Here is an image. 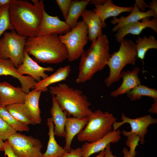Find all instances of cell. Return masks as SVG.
Listing matches in <instances>:
<instances>
[{"instance_id": "obj_1", "label": "cell", "mask_w": 157, "mask_h": 157, "mask_svg": "<svg viewBox=\"0 0 157 157\" xmlns=\"http://www.w3.org/2000/svg\"><path fill=\"white\" fill-rule=\"evenodd\" d=\"M44 10L42 0L33 4L26 0H13L9 12L14 30L27 38L36 36Z\"/></svg>"}, {"instance_id": "obj_2", "label": "cell", "mask_w": 157, "mask_h": 157, "mask_svg": "<svg viewBox=\"0 0 157 157\" xmlns=\"http://www.w3.org/2000/svg\"><path fill=\"white\" fill-rule=\"evenodd\" d=\"M24 51L34 57L38 63L57 64L68 58L66 48L56 34L28 38Z\"/></svg>"}, {"instance_id": "obj_3", "label": "cell", "mask_w": 157, "mask_h": 157, "mask_svg": "<svg viewBox=\"0 0 157 157\" xmlns=\"http://www.w3.org/2000/svg\"><path fill=\"white\" fill-rule=\"evenodd\" d=\"M109 51V42L106 35H102L92 41L90 47L84 50L80 57L76 82L84 83L103 69L110 56Z\"/></svg>"}, {"instance_id": "obj_4", "label": "cell", "mask_w": 157, "mask_h": 157, "mask_svg": "<svg viewBox=\"0 0 157 157\" xmlns=\"http://www.w3.org/2000/svg\"><path fill=\"white\" fill-rule=\"evenodd\" d=\"M49 91L68 115L76 117H88L93 112L90 108L91 103L80 90L60 83L50 87Z\"/></svg>"}, {"instance_id": "obj_5", "label": "cell", "mask_w": 157, "mask_h": 157, "mask_svg": "<svg viewBox=\"0 0 157 157\" xmlns=\"http://www.w3.org/2000/svg\"><path fill=\"white\" fill-rule=\"evenodd\" d=\"M120 43L119 49L111 55L106 64L110 73L104 82L108 87L120 80L122 70L126 65H134L135 64L137 58L136 44L132 40L124 38Z\"/></svg>"}, {"instance_id": "obj_6", "label": "cell", "mask_w": 157, "mask_h": 157, "mask_svg": "<svg viewBox=\"0 0 157 157\" xmlns=\"http://www.w3.org/2000/svg\"><path fill=\"white\" fill-rule=\"evenodd\" d=\"M88 118L87 124L77 134L79 142H91L101 139L112 130L117 120L112 113L100 109L93 112Z\"/></svg>"}, {"instance_id": "obj_7", "label": "cell", "mask_w": 157, "mask_h": 157, "mask_svg": "<svg viewBox=\"0 0 157 157\" xmlns=\"http://www.w3.org/2000/svg\"><path fill=\"white\" fill-rule=\"evenodd\" d=\"M88 34L87 27L82 20L78 22L70 31L58 36L66 48L69 61L73 62L81 57L88 42Z\"/></svg>"}, {"instance_id": "obj_8", "label": "cell", "mask_w": 157, "mask_h": 157, "mask_svg": "<svg viewBox=\"0 0 157 157\" xmlns=\"http://www.w3.org/2000/svg\"><path fill=\"white\" fill-rule=\"evenodd\" d=\"M27 38L18 34L15 30L4 32L0 39V58L10 59L17 68L24 60Z\"/></svg>"}, {"instance_id": "obj_9", "label": "cell", "mask_w": 157, "mask_h": 157, "mask_svg": "<svg viewBox=\"0 0 157 157\" xmlns=\"http://www.w3.org/2000/svg\"><path fill=\"white\" fill-rule=\"evenodd\" d=\"M7 140L17 157H43L42 144L38 139L16 132Z\"/></svg>"}, {"instance_id": "obj_10", "label": "cell", "mask_w": 157, "mask_h": 157, "mask_svg": "<svg viewBox=\"0 0 157 157\" xmlns=\"http://www.w3.org/2000/svg\"><path fill=\"white\" fill-rule=\"evenodd\" d=\"M120 122H115L113 124V130L118 129L120 126L125 123H128L131 128V133L136 134L140 138V143L143 144L145 142V137L148 131V128L151 124L157 123V119L153 118L150 115H148L135 119H131L122 113Z\"/></svg>"}, {"instance_id": "obj_11", "label": "cell", "mask_w": 157, "mask_h": 157, "mask_svg": "<svg viewBox=\"0 0 157 157\" xmlns=\"http://www.w3.org/2000/svg\"><path fill=\"white\" fill-rule=\"evenodd\" d=\"M71 30L65 21L61 20L57 16L49 15L45 10L36 36L50 34L63 35Z\"/></svg>"}, {"instance_id": "obj_12", "label": "cell", "mask_w": 157, "mask_h": 157, "mask_svg": "<svg viewBox=\"0 0 157 157\" xmlns=\"http://www.w3.org/2000/svg\"><path fill=\"white\" fill-rule=\"evenodd\" d=\"M121 132L118 129L112 130L105 136L93 142H85L81 148L82 157H90L92 154L104 150L111 143H115L121 138Z\"/></svg>"}, {"instance_id": "obj_13", "label": "cell", "mask_w": 157, "mask_h": 157, "mask_svg": "<svg viewBox=\"0 0 157 157\" xmlns=\"http://www.w3.org/2000/svg\"><path fill=\"white\" fill-rule=\"evenodd\" d=\"M9 75L17 79L21 84V88L26 94L30 90L35 89L37 82L31 77L19 74L17 68L10 59H3L0 58V76Z\"/></svg>"}, {"instance_id": "obj_14", "label": "cell", "mask_w": 157, "mask_h": 157, "mask_svg": "<svg viewBox=\"0 0 157 157\" xmlns=\"http://www.w3.org/2000/svg\"><path fill=\"white\" fill-rule=\"evenodd\" d=\"M24 55L22 63L17 68V71L19 74L28 75L38 82L41 80V78L44 79L48 76L45 72L53 71L54 69L52 67H44L39 65L30 57L27 52L24 51Z\"/></svg>"}, {"instance_id": "obj_15", "label": "cell", "mask_w": 157, "mask_h": 157, "mask_svg": "<svg viewBox=\"0 0 157 157\" xmlns=\"http://www.w3.org/2000/svg\"><path fill=\"white\" fill-rule=\"evenodd\" d=\"M26 94L21 87H15L4 81L0 82V101L1 107L24 103Z\"/></svg>"}, {"instance_id": "obj_16", "label": "cell", "mask_w": 157, "mask_h": 157, "mask_svg": "<svg viewBox=\"0 0 157 157\" xmlns=\"http://www.w3.org/2000/svg\"><path fill=\"white\" fill-rule=\"evenodd\" d=\"M147 28H150L157 33V18L150 19V17H147L142 19L141 22L139 21L126 25L118 29L115 36L117 41L120 43L127 35H138Z\"/></svg>"}, {"instance_id": "obj_17", "label": "cell", "mask_w": 157, "mask_h": 157, "mask_svg": "<svg viewBox=\"0 0 157 157\" xmlns=\"http://www.w3.org/2000/svg\"><path fill=\"white\" fill-rule=\"evenodd\" d=\"M140 70V68L136 67L131 71H122L120 77L123 80L122 83L117 89L111 92L110 95L116 97L119 95L127 94L136 86L141 84V80L138 75Z\"/></svg>"}, {"instance_id": "obj_18", "label": "cell", "mask_w": 157, "mask_h": 157, "mask_svg": "<svg viewBox=\"0 0 157 157\" xmlns=\"http://www.w3.org/2000/svg\"><path fill=\"white\" fill-rule=\"evenodd\" d=\"M95 8L93 10L101 19L103 28L106 26L105 22L106 19L110 17H116L119 14L124 12L131 13L133 7H123L115 5L111 0H106L101 4H95Z\"/></svg>"}, {"instance_id": "obj_19", "label": "cell", "mask_w": 157, "mask_h": 157, "mask_svg": "<svg viewBox=\"0 0 157 157\" xmlns=\"http://www.w3.org/2000/svg\"><path fill=\"white\" fill-rule=\"evenodd\" d=\"M88 120V117H68L65 128V144L64 149L66 151H70L73 138L85 128Z\"/></svg>"}, {"instance_id": "obj_20", "label": "cell", "mask_w": 157, "mask_h": 157, "mask_svg": "<svg viewBox=\"0 0 157 157\" xmlns=\"http://www.w3.org/2000/svg\"><path fill=\"white\" fill-rule=\"evenodd\" d=\"M52 96V106L50 112L54 125V134L59 137H65V126L68 115L61 108L54 96Z\"/></svg>"}, {"instance_id": "obj_21", "label": "cell", "mask_w": 157, "mask_h": 157, "mask_svg": "<svg viewBox=\"0 0 157 157\" xmlns=\"http://www.w3.org/2000/svg\"><path fill=\"white\" fill-rule=\"evenodd\" d=\"M153 17H157V13L154 11L149 9L146 12H142L140 11L136 6L134 4L133 9L130 14L126 17L123 16L119 18L113 17L110 22L113 25L117 24L112 29L113 32L117 31L119 28L131 23L139 21L143 18Z\"/></svg>"}, {"instance_id": "obj_22", "label": "cell", "mask_w": 157, "mask_h": 157, "mask_svg": "<svg viewBox=\"0 0 157 157\" xmlns=\"http://www.w3.org/2000/svg\"><path fill=\"white\" fill-rule=\"evenodd\" d=\"M81 16L88 28V40L92 42L103 35L101 21L93 10L85 9Z\"/></svg>"}, {"instance_id": "obj_23", "label": "cell", "mask_w": 157, "mask_h": 157, "mask_svg": "<svg viewBox=\"0 0 157 157\" xmlns=\"http://www.w3.org/2000/svg\"><path fill=\"white\" fill-rule=\"evenodd\" d=\"M71 72V66L69 65L60 67L50 76L37 82L35 89L37 90L46 92L50 85L66 80Z\"/></svg>"}, {"instance_id": "obj_24", "label": "cell", "mask_w": 157, "mask_h": 157, "mask_svg": "<svg viewBox=\"0 0 157 157\" xmlns=\"http://www.w3.org/2000/svg\"><path fill=\"white\" fill-rule=\"evenodd\" d=\"M42 91L33 89L26 94L24 104L33 122L36 124L41 122L39 101Z\"/></svg>"}, {"instance_id": "obj_25", "label": "cell", "mask_w": 157, "mask_h": 157, "mask_svg": "<svg viewBox=\"0 0 157 157\" xmlns=\"http://www.w3.org/2000/svg\"><path fill=\"white\" fill-rule=\"evenodd\" d=\"M47 124L49 128V139L47 149L43 154V157H61L67 151L60 146L55 139L54 125L51 117L47 119Z\"/></svg>"}, {"instance_id": "obj_26", "label": "cell", "mask_w": 157, "mask_h": 157, "mask_svg": "<svg viewBox=\"0 0 157 157\" xmlns=\"http://www.w3.org/2000/svg\"><path fill=\"white\" fill-rule=\"evenodd\" d=\"M90 0L73 1H72L67 18L65 21L71 29L77 25L79 18L85 10Z\"/></svg>"}, {"instance_id": "obj_27", "label": "cell", "mask_w": 157, "mask_h": 157, "mask_svg": "<svg viewBox=\"0 0 157 157\" xmlns=\"http://www.w3.org/2000/svg\"><path fill=\"white\" fill-rule=\"evenodd\" d=\"M6 108L14 118L22 123L27 125L36 124L24 103L10 105Z\"/></svg>"}, {"instance_id": "obj_28", "label": "cell", "mask_w": 157, "mask_h": 157, "mask_svg": "<svg viewBox=\"0 0 157 157\" xmlns=\"http://www.w3.org/2000/svg\"><path fill=\"white\" fill-rule=\"evenodd\" d=\"M137 58L142 61L147 51L150 49H157V40L153 35L149 37L144 36L142 38L139 37L136 40Z\"/></svg>"}, {"instance_id": "obj_29", "label": "cell", "mask_w": 157, "mask_h": 157, "mask_svg": "<svg viewBox=\"0 0 157 157\" xmlns=\"http://www.w3.org/2000/svg\"><path fill=\"white\" fill-rule=\"evenodd\" d=\"M126 94L128 97L132 101L140 99L143 96L157 99L156 90L141 84L136 86Z\"/></svg>"}, {"instance_id": "obj_30", "label": "cell", "mask_w": 157, "mask_h": 157, "mask_svg": "<svg viewBox=\"0 0 157 157\" xmlns=\"http://www.w3.org/2000/svg\"><path fill=\"white\" fill-rule=\"evenodd\" d=\"M0 117L16 131L28 132V125L22 123L14 118L8 111L6 107H0Z\"/></svg>"}, {"instance_id": "obj_31", "label": "cell", "mask_w": 157, "mask_h": 157, "mask_svg": "<svg viewBox=\"0 0 157 157\" xmlns=\"http://www.w3.org/2000/svg\"><path fill=\"white\" fill-rule=\"evenodd\" d=\"M10 4L0 7V39L1 35L7 30H15L11 23L9 15Z\"/></svg>"}, {"instance_id": "obj_32", "label": "cell", "mask_w": 157, "mask_h": 157, "mask_svg": "<svg viewBox=\"0 0 157 157\" xmlns=\"http://www.w3.org/2000/svg\"><path fill=\"white\" fill-rule=\"evenodd\" d=\"M123 135L127 137L126 145L130 148L129 153L131 156H135L136 152L135 151L137 146L139 145L138 142L140 140V137L135 133L123 130L122 132Z\"/></svg>"}, {"instance_id": "obj_33", "label": "cell", "mask_w": 157, "mask_h": 157, "mask_svg": "<svg viewBox=\"0 0 157 157\" xmlns=\"http://www.w3.org/2000/svg\"><path fill=\"white\" fill-rule=\"evenodd\" d=\"M16 132L0 117V139L3 141H6L9 136Z\"/></svg>"}, {"instance_id": "obj_34", "label": "cell", "mask_w": 157, "mask_h": 157, "mask_svg": "<svg viewBox=\"0 0 157 157\" xmlns=\"http://www.w3.org/2000/svg\"><path fill=\"white\" fill-rule=\"evenodd\" d=\"M56 2L60 10L64 19L67 18L72 2L71 0H56Z\"/></svg>"}, {"instance_id": "obj_35", "label": "cell", "mask_w": 157, "mask_h": 157, "mask_svg": "<svg viewBox=\"0 0 157 157\" xmlns=\"http://www.w3.org/2000/svg\"><path fill=\"white\" fill-rule=\"evenodd\" d=\"M82 156L81 148L78 147L74 149L71 148L69 151H67L61 157H82Z\"/></svg>"}, {"instance_id": "obj_36", "label": "cell", "mask_w": 157, "mask_h": 157, "mask_svg": "<svg viewBox=\"0 0 157 157\" xmlns=\"http://www.w3.org/2000/svg\"><path fill=\"white\" fill-rule=\"evenodd\" d=\"M4 151L5 156L8 157H17L14 154L12 147L7 140L4 142Z\"/></svg>"}, {"instance_id": "obj_37", "label": "cell", "mask_w": 157, "mask_h": 157, "mask_svg": "<svg viewBox=\"0 0 157 157\" xmlns=\"http://www.w3.org/2000/svg\"><path fill=\"white\" fill-rule=\"evenodd\" d=\"M134 4L142 12H144L145 9L148 7V5L143 0H135Z\"/></svg>"}, {"instance_id": "obj_38", "label": "cell", "mask_w": 157, "mask_h": 157, "mask_svg": "<svg viewBox=\"0 0 157 157\" xmlns=\"http://www.w3.org/2000/svg\"><path fill=\"white\" fill-rule=\"evenodd\" d=\"M154 103L151 108L149 109L148 111L153 114H157V99H153Z\"/></svg>"}, {"instance_id": "obj_39", "label": "cell", "mask_w": 157, "mask_h": 157, "mask_svg": "<svg viewBox=\"0 0 157 157\" xmlns=\"http://www.w3.org/2000/svg\"><path fill=\"white\" fill-rule=\"evenodd\" d=\"M148 8L149 9L153 10L157 13V0H153L150 2L149 5H148Z\"/></svg>"}, {"instance_id": "obj_40", "label": "cell", "mask_w": 157, "mask_h": 157, "mask_svg": "<svg viewBox=\"0 0 157 157\" xmlns=\"http://www.w3.org/2000/svg\"><path fill=\"white\" fill-rule=\"evenodd\" d=\"M104 157H114L111 151L110 144L108 145L105 149Z\"/></svg>"}, {"instance_id": "obj_41", "label": "cell", "mask_w": 157, "mask_h": 157, "mask_svg": "<svg viewBox=\"0 0 157 157\" xmlns=\"http://www.w3.org/2000/svg\"><path fill=\"white\" fill-rule=\"evenodd\" d=\"M106 0H90V4H101L104 3Z\"/></svg>"}, {"instance_id": "obj_42", "label": "cell", "mask_w": 157, "mask_h": 157, "mask_svg": "<svg viewBox=\"0 0 157 157\" xmlns=\"http://www.w3.org/2000/svg\"><path fill=\"white\" fill-rule=\"evenodd\" d=\"M13 0H0V7L5 5L10 4Z\"/></svg>"}, {"instance_id": "obj_43", "label": "cell", "mask_w": 157, "mask_h": 157, "mask_svg": "<svg viewBox=\"0 0 157 157\" xmlns=\"http://www.w3.org/2000/svg\"><path fill=\"white\" fill-rule=\"evenodd\" d=\"M122 152L124 156L123 157H135L130 156L129 153V151L126 148H124L123 149Z\"/></svg>"}, {"instance_id": "obj_44", "label": "cell", "mask_w": 157, "mask_h": 157, "mask_svg": "<svg viewBox=\"0 0 157 157\" xmlns=\"http://www.w3.org/2000/svg\"><path fill=\"white\" fill-rule=\"evenodd\" d=\"M4 142L0 139V151H4Z\"/></svg>"}, {"instance_id": "obj_45", "label": "cell", "mask_w": 157, "mask_h": 157, "mask_svg": "<svg viewBox=\"0 0 157 157\" xmlns=\"http://www.w3.org/2000/svg\"><path fill=\"white\" fill-rule=\"evenodd\" d=\"M105 154V149L100 152L99 154L95 157H104Z\"/></svg>"}, {"instance_id": "obj_46", "label": "cell", "mask_w": 157, "mask_h": 157, "mask_svg": "<svg viewBox=\"0 0 157 157\" xmlns=\"http://www.w3.org/2000/svg\"><path fill=\"white\" fill-rule=\"evenodd\" d=\"M1 107V104L0 101V107Z\"/></svg>"}, {"instance_id": "obj_47", "label": "cell", "mask_w": 157, "mask_h": 157, "mask_svg": "<svg viewBox=\"0 0 157 157\" xmlns=\"http://www.w3.org/2000/svg\"><path fill=\"white\" fill-rule=\"evenodd\" d=\"M114 157H117L116 156H114Z\"/></svg>"}]
</instances>
